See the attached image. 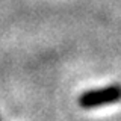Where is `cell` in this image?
Here are the masks:
<instances>
[{"mask_svg": "<svg viewBox=\"0 0 121 121\" xmlns=\"http://www.w3.org/2000/svg\"><path fill=\"white\" fill-rule=\"evenodd\" d=\"M121 100V85L112 83L104 88L89 89L79 95L77 103L82 109H95L100 106L113 104Z\"/></svg>", "mask_w": 121, "mask_h": 121, "instance_id": "1", "label": "cell"}, {"mask_svg": "<svg viewBox=\"0 0 121 121\" xmlns=\"http://www.w3.org/2000/svg\"><path fill=\"white\" fill-rule=\"evenodd\" d=\"M0 121H2V118H0Z\"/></svg>", "mask_w": 121, "mask_h": 121, "instance_id": "2", "label": "cell"}]
</instances>
